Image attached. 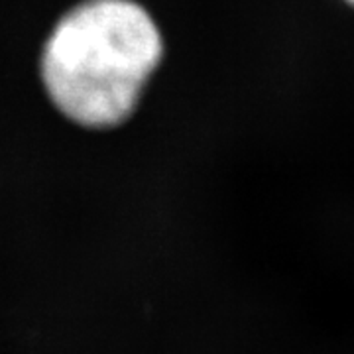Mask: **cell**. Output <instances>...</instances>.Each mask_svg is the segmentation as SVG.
Instances as JSON below:
<instances>
[{
    "instance_id": "obj_1",
    "label": "cell",
    "mask_w": 354,
    "mask_h": 354,
    "mask_svg": "<svg viewBox=\"0 0 354 354\" xmlns=\"http://www.w3.org/2000/svg\"><path fill=\"white\" fill-rule=\"evenodd\" d=\"M150 14L130 0H88L51 32L41 79L53 104L77 124L124 122L162 59Z\"/></svg>"
}]
</instances>
